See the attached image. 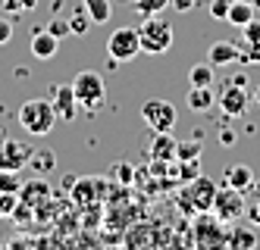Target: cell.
<instances>
[{
    "label": "cell",
    "instance_id": "cell-1",
    "mask_svg": "<svg viewBox=\"0 0 260 250\" xmlns=\"http://www.w3.org/2000/svg\"><path fill=\"white\" fill-rule=\"evenodd\" d=\"M16 116H19V125L28 134H35V138H44V134L57 125V113H53L50 97H31V100H25Z\"/></svg>",
    "mask_w": 260,
    "mask_h": 250
},
{
    "label": "cell",
    "instance_id": "cell-2",
    "mask_svg": "<svg viewBox=\"0 0 260 250\" xmlns=\"http://www.w3.org/2000/svg\"><path fill=\"white\" fill-rule=\"evenodd\" d=\"M72 94L82 110L88 113H98L107 100V85H104V75L94 72V69H82L76 79H72Z\"/></svg>",
    "mask_w": 260,
    "mask_h": 250
},
{
    "label": "cell",
    "instance_id": "cell-3",
    "mask_svg": "<svg viewBox=\"0 0 260 250\" xmlns=\"http://www.w3.org/2000/svg\"><path fill=\"white\" fill-rule=\"evenodd\" d=\"M138 41H141V53L160 56L173 47V25L160 16H144L138 25Z\"/></svg>",
    "mask_w": 260,
    "mask_h": 250
},
{
    "label": "cell",
    "instance_id": "cell-4",
    "mask_svg": "<svg viewBox=\"0 0 260 250\" xmlns=\"http://www.w3.org/2000/svg\"><path fill=\"white\" fill-rule=\"evenodd\" d=\"M226 222H219L210 209L207 213H194V225H191V244L204 247V250H216L226 247Z\"/></svg>",
    "mask_w": 260,
    "mask_h": 250
},
{
    "label": "cell",
    "instance_id": "cell-5",
    "mask_svg": "<svg viewBox=\"0 0 260 250\" xmlns=\"http://www.w3.org/2000/svg\"><path fill=\"white\" fill-rule=\"evenodd\" d=\"M245 209H248V200H245V191H235V188H216V197H213V206H210V213L219 219V222H238L241 216H245Z\"/></svg>",
    "mask_w": 260,
    "mask_h": 250
},
{
    "label": "cell",
    "instance_id": "cell-6",
    "mask_svg": "<svg viewBox=\"0 0 260 250\" xmlns=\"http://www.w3.org/2000/svg\"><path fill=\"white\" fill-rule=\"evenodd\" d=\"M213 197H216V182H210L207 175H198V178H191L185 185L179 200H182V206L188 209V213H207L213 206Z\"/></svg>",
    "mask_w": 260,
    "mask_h": 250
},
{
    "label": "cell",
    "instance_id": "cell-7",
    "mask_svg": "<svg viewBox=\"0 0 260 250\" xmlns=\"http://www.w3.org/2000/svg\"><path fill=\"white\" fill-rule=\"evenodd\" d=\"M107 53H110V60H116V63H128V60H135V56L141 53V41H138V28H116L113 34L107 38Z\"/></svg>",
    "mask_w": 260,
    "mask_h": 250
},
{
    "label": "cell",
    "instance_id": "cell-8",
    "mask_svg": "<svg viewBox=\"0 0 260 250\" xmlns=\"http://www.w3.org/2000/svg\"><path fill=\"white\" fill-rule=\"evenodd\" d=\"M141 119L151 125V131H173L176 128V119L179 113L170 100H160V97H151L141 103Z\"/></svg>",
    "mask_w": 260,
    "mask_h": 250
},
{
    "label": "cell",
    "instance_id": "cell-9",
    "mask_svg": "<svg viewBox=\"0 0 260 250\" xmlns=\"http://www.w3.org/2000/svg\"><path fill=\"white\" fill-rule=\"evenodd\" d=\"M31 144L16 141V138H4L0 141V169L4 172H22L31 160Z\"/></svg>",
    "mask_w": 260,
    "mask_h": 250
},
{
    "label": "cell",
    "instance_id": "cell-10",
    "mask_svg": "<svg viewBox=\"0 0 260 250\" xmlns=\"http://www.w3.org/2000/svg\"><path fill=\"white\" fill-rule=\"evenodd\" d=\"M216 103H219V110L226 113L229 119H238V116H245V113H248V106H251V94H248L245 85H232V82H226V88L219 91Z\"/></svg>",
    "mask_w": 260,
    "mask_h": 250
},
{
    "label": "cell",
    "instance_id": "cell-11",
    "mask_svg": "<svg viewBox=\"0 0 260 250\" xmlns=\"http://www.w3.org/2000/svg\"><path fill=\"white\" fill-rule=\"evenodd\" d=\"M50 103H53L57 119H63V122H72V119H76L79 100H76V94H72V85H53V88H50Z\"/></svg>",
    "mask_w": 260,
    "mask_h": 250
},
{
    "label": "cell",
    "instance_id": "cell-12",
    "mask_svg": "<svg viewBox=\"0 0 260 250\" xmlns=\"http://www.w3.org/2000/svg\"><path fill=\"white\" fill-rule=\"evenodd\" d=\"M60 50V38H53L47 28H38L31 34V56L35 60H53Z\"/></svg>",
    "mask_w": 260,
    "mask_h": 250
},
{
    "label": "cell",
    "instance_id": "cell-13",
    "mask_svg": "<svg viewBox=\"0 0 260 250\" xmlns=\"http://www.w3.org/2000/svg\"><path fill=\"white\" fill-rule=\"evenodd\" d=\"M151 160H154V163H176V141H173V131H154Z\"/></svg>",
    "mask_w": 260,
    "mask_h": 250
},
{
    "label": "cell",
    "instance_id": "cell-14",
    "mask_svg": "<svg viewBox=\"0 0 260 250\" xmlns=\"http://www.w3.org/2000/svg\"><path fill=\"white\" fill-rule=\"evenodd\" d=\"M241 60V50H238V44H232V41H216V44H210V50H207V63L216 69V66H229V63H238Z\"/></svg>",
    "mask_w": 260,
    "mask_h": 250
},
{
    "label": "cell",
    "instance_id": "cell-15",
    "mask_svg": "<svg viewBox=\"0 0 260 250\" xmlns=\"http://www.w3.org/2000/svg\"><path fill=\"white\" fill-rule=\"evenodd\" d=\"M50 197V185H47V178H31V182H25L22 188H19V200L25 203V206H41L44 200Z\"/></svg>",
    "mask_w": 260,
    "mask_h": 250
},
{
    "label": "cell",
    "instance_id": "cell-16",
    "mask_svg": "<svg viewBox=\"0 0 260 250\" xmlns=\"http://www.w3.org/2000/svg\"><path fill=\"white\" fill-rule=\"evenodd\" d=\"M222 175H226V185L229 188H235V191H251V185H254V169L251 166H245V163H235V166H229L226 172H222Z\"/></svg>",
    "mask_w": 260,
    "mask_h": 250
},
{
    "label": "cell",
    "instance_id": "cell-17",
    "mask_svg": "<svg viewBox=\"0 0 260 250\" xmlns=\"http://www.w3.org/2000/svg\"><path fill=\"white\" fill-rule=\"evenodd\" d=\"M226 247L229 250H254L257 247V235L248 225H232V232L226 235Z\"/></svg>",
    "mask_w": 260,
    "mask_h": 250
},
{
    "label": "cell",
    "instance_id": "cell-18",
    "mask_svg": "<svg viewBox=\"0 0 260 250\" xmlns=\"http://www.w3.org/2000/svg\"><path fill=\"white\" fill-rule=\"evenodd\" d=\"M254 16H257V7L251 4V0H232L226 22H229V25H235V28H245Z\"/></svg>",
    "mask_w": 260,
    "mask_h": 250
},
{
    "label": "cell",
    "instance_id": "cell-19",
    "mask_svg": "<svg viewBox=\"0 0 260 250\" xmlns=\"http://www.w3.org/2000/svg\"><path fill=\"white\" fill-rule=\"evenodd\" d=\"M238 31L245 34L248 50H251V53H241V60H254V63H260V19L254 16L251 22H248L245 28H238Z\"/></svg>",
    "mask_w": 260,
    "mask_h": 250
},
{
    "label": "cell",
    "instance_id": "cell-20",
    "mask_svg": "<svg viewBox=\"0 0 260 250\" xmlns=\"http://www.w3.org/2000/svg\"><path fill=\"white\" fill-rule=\"evenodd\" d=\"M35 175H47V172L57 169V153L53 150H31V160H28Z\"/></svg>",
    "mask_w": 260,
    "mask_h": 250
},
{
    "label": "cell",
    "instance_id": "cell-21",
    "mask_svg": "<svg viewBox=\"0 0 260 250\" xmlns=\"http://www.w3.org/2000/svg\"><path fill=\"white\" fill-rule=\"evenodd\" d=\"M213 103H216V94H213L210 88H194V85H191V91H188V110L207 113Z\"/></svg>",
    "mask_w": 260,
    "mask_h": 250
},
{
    "label": "cell",
    "instance_id": "cell-22",
    "mask_svg": "<svg viewBox=\"0 0 260 250\" xmlns=\"http://www.w3.org/2000/svg\"><path fill=\"white\" fill-rule=\"evenodd\" d=\"M82 7L88 10V16H91V22H94V25L110 22V16H113V7H110V0H82Z\"/></svg>",
    "mask_w": 260,
    "mask_h": 250
},
{
    "label": "cell",
    "instance_id": "cell-23",
    "mask_svg": "<svg viewBox=\"0 0 260 250\" xmlns=\"http://www.w3.org/2000/svg\"><path fill=\"white\" fill-rule=\"evenodd\" d=\"M188 82H191L194 88H210V85H213V66H210V63H198V66H191Z\"/></svg>",
    "mask_w": 260,
    "mask_h": 250
},
{
    "label": "cell",
    "instance_id": "cell-24",
    "mask_svg": "<svg viewBox=\"0 0 260 250\" xmlns=\"http://www.w3.org/2000/svg\"><path fill=\"white\" fill-rule=\"evenodd\" d=\"M166 7H170V0H132V10L144 19V16H160Z\"/></svg>",
    "mask_w": 260,
    "mask_h": 250
},
{
    "label": "cell",
    "instance_id": "cell-25",
    "mask_svg": "<svg viewBox=\"0 0 260 250\" xmlns=\"http://www.w3.org/2000/svg\"><path fill=\"white\" fill-rule=\"evenodd\" d=\"M201 141H176V160L185 163V160H201Z\"/></svg>",
    "mask_w": 260,
    "mask_h": 250
},
{
    "label": "cell",
    "instance_id": "cell-26",
    "mask_svg": "<svg viewBox=\"0 0 260 250\" xmlns=\"http://www.w3.org/2000/svg\"><path fill=\"white\" fill-rule=\"evenodd\" d=\"M94 25L91 22V16H88V10L85 7H79L76 13L69 16V28H72V34H88V28Z\"/></svg>",
    "mask_w": 260,
    "mask_h": 250
},
{
    "label": "cell",
    "instance_id": "cell-27",
    "mask_svg": "<svg viewBox=\"0 0 260 250\" xmlns=\"http://www.w3.org/2000/svg\"><path fill=\"white\" fill-rule=\"evenodd\" d=\"M0 7H4V13H10V16H19V13H31L38 7V0H0Z\"/></svg>",
    "mask_w": 260,
    "mask_h": 250
},
{
    "label": "cell",
    "instance_id": "cell-28",
    "mask_svg": "<svg viewBox=\"0 0 260 250\" xmlns=\"http://www.w3.org/2000/svg\"><path fill=\"white\" fill-rule=\"evenodd\" d=\"M16 206H19V194H13V191H0V219L13 216Z\"/></svg>",
    "mask_w": 260,
    "mask_h": 250
},
{
    "label": "cell",
    "instance_id": "cell-29",
    "mask_svg": "<svg viewBox=\"0 0 260 250\" xmlns=\"http://www.w3.org/2000/svg\"><path fill=\"white\" fill-rule=\"evenodd\" d=\"M19 188H22L19 172H4V169H0V191H13V194H19Z\"/></svg>",
    "mask_w": 260,
    "mask_h": 250
},
{
    "label": "cell",
    "instance_id": "cell-30",
    "mask_svg": "<svg viewBox=\"0 0 260 250\" xmlns=\"http://www.w3.org/2000/svg\"><path fill=\"white\" fill-rule=\"evenodd\" d=\"M94 182H79V185H72V200H79V203H91V194H94Z\"/></svg>",
    "mask_w": 260,
    "mask_h": 250
},
{
    "label": "cell",
    "instance_id": "cell-31",
    "mask_svg": "<svg viewBox=\"0 0 260 250\" xmlns=\"http://www.w3.org/2000/svg\"><path fill=\"white\" fill-rule=\"evenodd\" d=\"M229 7H232V0H210L207 13H210L213 19H222V22H226V16H229Z\"/></svg>",
    "mask_w": 260,
    "mask_h": 250
},
{
    "label": "cell",
    "instance_id": "cell-32",
    "mask_svg": "<svg viewBox=\"0 0 260 250\" xmlns=\"http://www.w3.org/2000/svg\"><path fill=\"white\" fill-rule=\"evenodd\" d=\"M47 31H50L53 38H66V34H72L69 19H50V22H47Z\"/></svg>",
    "mask_w": 260,
    "mask_h": 250
},
{
    "label": "cell",
    "instance_id": "cell-33",
    "mask_svg": "<svg viewBox=\"0 0 260 250\" xmlns=\"http://www.w3.org/2000/svg\"><path fill=\"white\" fill-rule=\"evenodd\" d=\"M10 38H13V22L10 19H0V47L10 44Z\"/></svg>",
    "mask_w": 260,
    "mask_h": 250
},
{
    "label": "cell",
    "instance_id": "cell-34",
    "mask_svg": "<svg viewBox=\"0 0 260 250\" xmlns=\"http://www.w3.org/2000/svg\"><path fill=\"white\" fill-rule=\"evenodd\" d=\"M248 219H251V225H260V197H254V203H248Z\"/></svg>",
    "mask_w": 260,
    "mask_h": 250
},
{
    "label": "cell",
    "instance_id": "cell-35",
    "mask_svg": "<svg viewBox=\"0 0 260 250\" xmlns=\"http://www.w3.org/2000/svg\"><path fill=\"white\" fill-rule=\"evenodd\" d=\"M113 172H119V175H113V178H116V182H125V185H128V182L135 178V172H132V166H113Z\"/></svg>",
    "mask_w": 260,
    "mask_h": 250
},
{
    "label": "cell",
    "instance_id": "cell-36",
    "mask_svg": "<svg viewBox=\"0 0 260 250\" xmlns=\"http://www.w3.org/2000/svg\"><path fill=\"white\" fill-rule=\"evenodd\" d=\"M194 4H198V0H170V7H173L176 13H191Z\"/></svg>",
    "mask_w": 260,
    "mask_h": 250
},
{
    "label": "cell",
    "instance_id": "cell-37",
    "mask_svg": "<svg viewBox=\"0 0 260 250\" xmlns=\"http://www.w3.org/2000/svg\"><path fill=\"white\" fill-rule=\"evenodd\" d=\"M219 144L232 147V144H235V131H232V128H222V131H219Z\"/></svg>",
    "mask_w": 260,
    "mask_h": 250
},
{
    "label": "cell",
    "instance_id": "cell-38",
    "mask_svg": "<svg viewBox=\"0 0 260 250\" xmlns=\"http://www.w3.org/2000/svg\"><path fill=\"white\" fill-rule=\"evenodd\" d=\"M254 100H257V103H260V85H257V88H254Z\"/></svg>",
    "mask_w": 260,
    "mask_h": 250
}]
</instances>
